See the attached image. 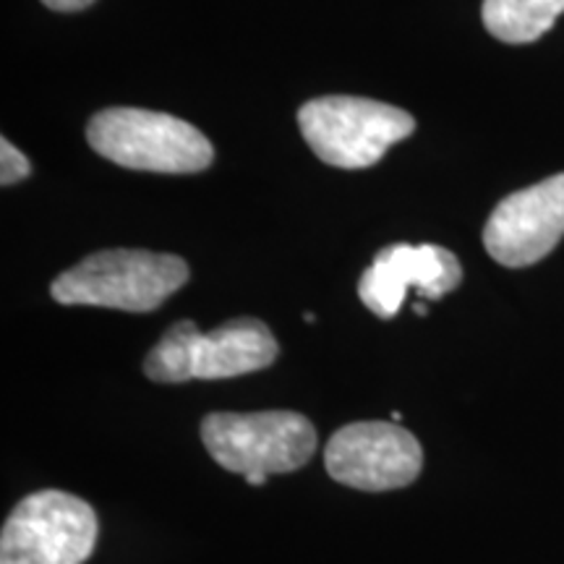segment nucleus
Wrapping results in <instances>:
<instances>
[{
	"mask_svg": "<svg viewBox=\"0 0 564 564\" xmlns=\"http://www.w3.org/2000/svg\"><path fill=\"white\" fill-rule=\"evenodd\" d=\"M564 13V0H484L481 19L491 37L525 45L541 40Z\"/></svg>",
	"mask_w": 564,
	"mask_h": 564,
	"instance_id": "9d476101",
	"label": "nucleus"
},
{
	"mask_svg": "<svg viewBox=\"0 0 564 564\" xmlns=\"http://www.w3.org/2000/svg\"><path fill=\"white\" fill-rule=\"evenodd\" d=\"M460 280L463 267L449 249L434 243H392L373 257L358 282V295L379 319H392L403 308L408 291H415L423 301H440Z\"/></svg>",
	"mask_w": 564,
	"mask_h": 564,
	"instance_id": "1a4fd4ad",
	"label": "nucleus"
},
{
	"mask_svg": "<svg viewBox=\"0 0 564 564\" xmlns=\"http://www.w3.org/2000/svg\"><path fill=\"white\" fill-rule=\"evenodd\" d=\"M306 144L322 162L345 171L377 165L387 150L415 131V118L369 97H314L299 110Z\"/></svg>",
	"mask_w": 564,
	"mask_h": 564,
	"instance_id": "20e7f679",
	"label": "nucleus"
},
{
	"mask_svg": "<svg viewBox=\"0 0 564 564\" xmlns=\"http://www.w3.org/2000/svg\"><path fill=\"white\" fill-rule=\"evenodd\" d=\"M413 312L419 314V316H426V314H429V312H426V306H423L421 301H419V303H413Z\"/></svg>",
	"mask_w": 564,
	"mask_h": 564,
	"instance_id": "4468645a",
	"label": "nucleus"
},
{
	"mask_svg": "<svg viewBox=\"0 0 564 564\" xmlns=\"http://www.w3.org/2000/svg\"><path fill=\"white\" fill-rule=\"evenodd\" d=\"M0 152H3V160H0V167H3V173H0V183H3V186H11V183L30 178L32 162L26 160V154H21L9 139L0 141Z\"/></svg>",
	"mask_w": 564,
	"mask_h": 564,
	"instance_id": "9b49d317",
	"label": "nucleus"
},
{
	"mask_svg": "<svg viewBox=\"0 0 564 564\" xmlns=\"http://www.w3.org/2000/svg\"><path fill=\"white\" fill-rule=\"evenodd\" d=\"M280 345L264 322H225L212 333H199L192 319L175 322L144 361V373L160 384H183L192 379H230L262 371L274 364Z\"/></svg>",
	"mask_w": 564,
	"mask_h": 564,
	"instance_id": "f03ea898",
	"label": "nucleus"
},
{
	"mask_svg": "<svg viewBox=\"0 0 564 564\" xmlns=\"http://www.w3.org/2000/svg\"><path fill=\"white\" fill-rule=\"evenodd\" d=\"M246 484H251V486H264V484H267V476H262V474H251V476H246Z\"/></svg>",
	"mask_w": 564,
	"mask_h": 564,
	"instance_id": "ddd939ff",
	"label": "nucleus"
},
{
	"mask_svg": "<svg viewBox=\"0 0 564 564\" xmlns=\"http://www.w3.org/2000/svg\"><path fill=\"white\" fill-rule=\"evenodd\" d=\"M97 533V514L84 499L58 489L30 494L6 520L0 564H84Z\"/></svg>",
	"mask_w": 564,
	"mask_h": 564,
	"instance_id": "423d86ee",
	"label": "nucleus"
},
{
	"mask_svg": "<svg viewBox=\"0 0 564 564\" xmlns=\"http://www.w3.org/2000/svg\"><path fill=\"white\" fill-rule=\"evenodd\" d=\"M564 238V173L514 192L497 204L484 228V246L502 267H531Z\"/></svg>",
	"mask_w": 564,
	"mask_h": 564,
	"instance_id": "6e6552de",
	"label": "nucleus"
},
{
	"mask_svg": "<svg viewBox=\"0 0 564 564\" xmlns=\"http://www.w3.org/2000/svg\"><path fill=\"white\" fill-rule=\"evenodd\" d=\"M327 474L361 491H392L411 486L423 468V449L398 423L361 421L343 426L324 449Z\"/></svg>",
	"mask_w": 564,
	"mask_h": 564,
	"instance_id": "0eeeda50",
	"label": "nucleus"
},
{
	"mask_svg": "<svg viewBox=\"0 0 564 564\" xmlns=\"http://www.w3.org/2000/svg\"><path fill=\"white\" fill-rule=\"evenodd\" d=\"M202 442L230 474H293L316 453V429L295 411L209 413L202 421Z\"/></svg>",
	"mask_w": 564,
	"mask_h": 564,
	"instance_id": "39448f33",
	"label": "nucleus"
},
{
	"mask_svg": "<svg viewBox=\"0 0 564 564\" xmlns=\"http://www.w3.org/2000/svg\"><path fill=\"white\" fill-rule=\"evenodd\" d=\"M87 141L105 160L131 171L202 173L215 160L209 139L192 123L141 108L97 112L87 126Z\"/></svg>",
	"mask_w": 564,
	"mask_h": 564,
	"instance_id": "7ed1b4c3",
	"label": "nucleus"
},
{
	"mask_svg": "<svg viewBox=\"0 0 564 564\" xmlns=\"http://www.w3.org/2000/svg\"><path fill=\"white\" fill-rule=\"evenodd\" d=\"M42 3L47 6V9H53V11H84V9H89L91 3H95V0H42Z\"/></svg>",
	"mask_w": 564,
	"mask_h": 564,
	"instance_id": "f8f14e48",
	"label": "nucleus"
},
{
	"mask_svg": "<svg viewBox=\"0 0 564 564\" xmlns=\"http://www.w3.org/2000/svg\"><path fill=\"white\" fill-rule=\"evenodd\" d=\"M188 264L175 253L141 249L97 251L53 280L51 295L63 306H100L147 314L181 291Z\"/></svg>",
	"mask_w": 564,
	"mask_h": 564,
	"instance_id": "f257e3e1",
	"label": "nucleus"
}]
</instances>
